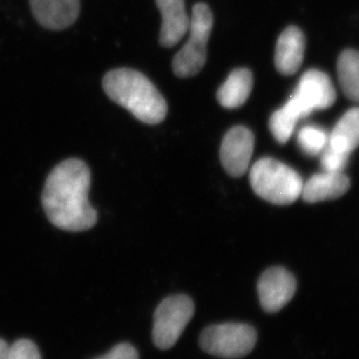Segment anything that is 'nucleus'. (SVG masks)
Wrapping results in <instances>:
<instances>
[{
    "instance_id": "f257e3e1",
    "label": "nucleus",
    "mask_w": 359,
    "mask_h": 359,
    "mask_svg": "<svg viewBox=\"0 0 359 359\" xmlns=\"http://www.w3.org/2000/svg\"><path fill=\"white\" fill-rule=\"evenodd\" d=\"M90 182L89 168L79 159L63 161L52 170L45 183L42 205L54 226L69 231L94 226L97 212L88 200Z\"/></svg>"
},
{
    "instance_id": "f03ea898",
    "label": "nucleus",
    "mask_w": 359,
    "mask_h": 359,
    "mask_svg": "<svg viewBox=\"0 0 359 359\" xmlns=\"http://www.w3.org/2000/svg\"><path fill=\"white\" fill-rule=\"evenodd\" d=\"M103 88L111 100L144 123L158 124L166 118L168 107L154 84L139 71L111 70L103 78Z\"/></svg>"
},
{
    "instance_id": "7ed1b4c3",
    "label": "nucleus",
    "mask_w": 359,
    "mask_h": 359,
    "mask_svg": "<svg viewBox=\"0 0 359 359\" xmlns=\"http://www.w3.org/2000/svg\"><path fill=\"white\" fill-rule=\"evenodd\" d=\"M252 190L275 205H290L302 196L304 181L294 169L273 158H263L250 171Z\"/></svg>"
},
{
    "instance_id": "20e7f679",
    "label": "nucleus",
    "mask_w": 359,
    "mask_h": 359,
    "mask_svg": "<svg viewBox=\"0 0 359 359\" xmlns=\"http://www.w3.org/2000/svg\"><path fill=\"white\" fill-rule=\"evenodd\" d=\"M212 22L214 18L209 6L205 4H195L188 30L190 36L173 59V71L177 76H195L204 67Z\"/></svg>"
},
{
    "instance_id": "39448f33",
    "label": "nucleus",
    "mask_w": 359,
    "mask_h": 359,
    "mask_svg": "<svg viewBox=\"0 0 359 359\" xmlns=\"http://www.w3.org/2000/svg\"><path fill=\"white\" fill-rule=\"evenodd\" d=\"M257 342V332L244 323H223L205 328L201 347L209 354L224 358H240L249 354Z\"/></svg>"
},
{
    "instance_id": "423d86ee",
    "label": "nucleus",
    "mask_w": 359,
    "mask_h": 359,
    "mask_svg": "<svg viewBox=\"0 0 359 359\" xmlns=\"http://www.w3.org/2000/svg\"><path fill=\"white\" fill-rule=\"evenodd\" d=\"M195 306L187 295H175L164 299L154 314L153 339L160 349L175 346L184 330L192 320Z\"/></svg>"
},
{
    "instance_id": "0eeeda50",
    "label": "nucleus",
    "mask_w": 359,
    "mask_h": 359,
    "mask_svg": "<svg viewBox=\"0 0 359 359\" xmlns=\"http://www.w3.org/2000/svg\"><path fill=\"white\" fill-rule=\"evenodd\" d=\"M337 93L332 80L323 71H306L299 79L294 93L287 101L292 113L299 120L316 110H325L334 105Z\"/></svg>"
},
{
    "instance_id": "6e6552de",
    "label": "nucleus",
    "mask_w": 359,
    "mask_h": 359,
    "mask_svg": "<svg viewBox=\"0 0 359 359\" xmlns=\"http://www.w3.org/2000/svg\"><path fill=\"white\" fill-rule=\"evenodd\" d=\"M297 290L294 276L283 268L266 269L257 283L262 308L268 313H278L290 302Z\"/></svg>"
},
{
    "instance_id": "1a4fd4ad",
    "label": "nucleus",
    "mask_w": 359,
    "mask_h": 359,
    "mask_svg": "<svg viewBox=\"0 0 359 359\" xmlns=\"http://www.w3.org/2000/svg\"><path fill=\"white\" fill-rule=\"evenodd\" d=\"M255 147V137L244 126L231 128L224 136L221 146V162L226 173L242 177L249 169Z\"/></svg>"
},
{
    "instance_id": "9d476101",
    "label": "nucleus",
    "mask_w": 359,
    "mask_h": 359,
    "mask_svg": "<svg viewBox=\"0 0 359 359\" xmlns=\"http://www.w3.org/2000/svg\"><path fill=\"white\" fill-rule=\"evenodd\" d=\"M35 20L51 30H62L76 21L80 13L79 0H30Z\"/></svg>"
},
{
    "instance_id": "9b49d317",
    "label": "nucleus",
    "mask_w": 359,
    "mask_h": 359,
    "mask_svg": "<svg viewBox=\"0 0 359 359\" xmlns=\"http://www.w3.org/2000/svg\"><path fill=\"white\" fill-rule=\"evenodd\" d=\"M156 4L163 18L160 43L171 48L181 41L190 26L185 0H156Z\"/></svg>"
},
{
    "instance_id": "f8f14e48",
    "label": "nucleus",
    "mask_w": 359,
    "mask_h": 359,
    "mask_svg": "<svg viewBox=\"0 0 359 359\" xmlns=\"http://www.w3.org/2000/svg\"><path fill=\"white\" fill-rule=\"evenodd\" d=\"M306 39L297 26H289L278 37L276 46L275 65L283 75H292L304 61Z\"/></svg>"
},
{
    "instance_id": "ddd939ff",
    "label": "nucleus",
    "mask_w": 359,
    "mask_h": 359,
    "mask_svg": "<svg viewBox=\"0 0 359 359\" xmlns=\"http://www.w3.org/2000/svg\"><path fill=\"white\" fill-rule=\"evenodd\" d=\"M351 182L344 172H327L313 175L302 187V197L308 203L334 200L344 195Z\"/></svg>"
},
{
    "instance_id": "4468645a",
    "label": "nucleus",
    "mask_w": 359,
    "mask_h": 359,
    "mask_svg": "<svg viewBox=\"0 0 359 359\" xmlns=\"http://www.w3.org/2000/svg\"><path fill=\"white\" fill-rule=\"evenodd\" d=\"M252 73L247 68L231 71L226 82L217 92L219 103L226 109H236L244 105L252 89Z\"/></svg>"
},
{
    "instance_id": "2eb2a0df",
    "label": "nucleus",
    "mask_w": 359,
    "mask_h": 359,
    "mask_svg": "<svg viewBox=\"0 0 359 359\" xmlns=\"http://www.w3.org/2000/svg\"><path fill=\"white\" fill-rule=\"evenodd\" d=\"M359 147V107L347 111L328 134L327 148L351 156Z\"/></svg>"
},
{
    "instance_id": "dca6fc26",
    "label": "nucleus",
    "mask_w": 359,
    "mask_h": 359,
    "mask_svg": "<svg viewBox=\"0 0 359 359\" xmlns=\"http://www.w3.org/2000/svg\"><path fill=\"white\" fill-rule=\"evenodd\" d=\"M337 74L344 94L354 102H359V52L346 50L340 54Z\"/></svg>"
},
{
    "instance_id": "f3484780",
    "label": "nucleus",
    "mask_w": 359,
    "mask_h": 359,
    "mask_svg": "<svg viewBox=\"0 0 359 359\" xmlns=\"http://www.w3.org/2000/svg\"><path fill=\"white\" fill-rule=\"evenodd\" d=\"M297 143L304 154L318 156L327 147L328 133L320 127L309 125L299 130Z\"/></svg>"
},
{
    "instance_id": "a211bd4d",
    "label": "nucleus",
    "mask_w": 359,
    "mask_h": 359,
    "mask_svg": "<svg viewBox=\"0 0 359 359\" xmlns=\"http://www.w3.org/2000/svg\"><path fill=\"white\" fill-rule=\"evenodd\" d=\"M8 359H41V355L34 342L22 339L9 346Z\"/></svg>"
},
{
    "instance_id": "6ab92c4d",
    "label": "nucleus",
    "mask_w": 359,
    "mask_h": 359,
    "mask_svg": "<svg viewBox=\"0 0 359 359\" xmlns=\"http://www.w3.org/2000/svg\"><path fill=\"white\" fill-rule=\"evenodd\" d=\"M348 158L349 156L327 147L321 153V166L323 168V171L344 172L348 162Z\"/></svg>"
},
{
    "instance_id": "aec40b11",
    "label": "nucleus",
    "mask_w": 359,
    "mask_h": 359,
    "mask_svg": "<svg viewBox=\"0 0 359 359\" xmlns=\"http://www.w3.org/2000/svg\"><path fill=\"white\" fill-rule=\"evenodd\" d=\"M95 359H139V354L131 344H120L105 355Z\"/></svg>"
},
{
    "instance_id": "412c9836",
    "label": "nucleus",
    "mask_w": 359,
    "mask_h": 359,
    "mask_svg": "<svg viewBox=\"0 0 359 359\" xmlns=\"http://www.w3.org/2000/svg\"><path fill=\"white\" fill-rule=\"evenodd\" d=\"M9 346L6 340L0 339V359H8Z\"/></svg>"
}]
</instances>
